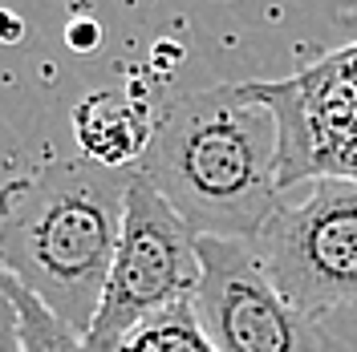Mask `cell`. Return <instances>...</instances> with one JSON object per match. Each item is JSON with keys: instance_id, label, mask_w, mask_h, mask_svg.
<instances>
[{"instance_id": "obj_10", "label": "cell", "mask_w": 357, "mask_h": 352, "mask_svg": "<svg viewBox=\"0 0 357 352\" xmlns=\"http://www.w3.org/2000/svg\"><path fill=\"white\" fill-rule=\"evenodd\" d=\"M98 41H102V29H98V24L77 21L73 29H69V45H73V49H93Z\"/></svg>"}, {"instance_id": "obj_1", "label": "cell", "mask_w": 357, "mask_h": 352, "mask_svg": "<svg viewBox=\"0 0 357 352\" xmlns=\"http://www.w3.org/2000/svg\"><path fill=\"white\" fill-rule=\"evenodd\" d=\"M199 239L252 243L280 211V122L248 86L175 97L138 162Z\"/></svg>"}, {"instance_id": "obj_8", "label": "cell", "mask_w": 357, "mask_h": 352, "mask_svg": "<svg viewBox=\"0 0 357 352\" xmlns=\"http://www.w3.org/2000/svg\"><path fill=\"white\" fill-rule=\"evenodd\" d=\"M4 304L17 316L24 352H86V340L69 328V324H61V320L45 308L29 287L17 284L13 275H4Z\"/></svg>"}, {"instance_id": "obj_9", "label": "cell", "mask_w": 357, "mask_h": 352, "mask_svg": "<svg viewBox=\"0 0 357 352\" xmlns=\"http://www.w3.org/2000/svg\"><path fill=\"white\" fill-rule=\"evenodd\" d=\"M0 352H24L21 344V328H17V316L4 304V320H0Z\"/></svg>"}, {"instance_id": "obj_4", "label": "cell", "mask_w": 357, "mask_h": 352, "mask_svg": "<svg viewBox=\"0 0 357 352\" xmlns=\"http://www.w3.org/2000/svg\"><path fill=\"white\" fill-rule=\"evenodd\" d=\"M272 284L309 316L357 308V178L325 175L252 239Z\"/></svg>"}, {"instance_id": "obj_5", "label": "cell", "mask_w": 357, "mask_h": 352, "mask_svg": "<svg viewBox=\"0 0 357 352\" xmlns=\"http://www.w3.org/2000/svg\"><path fill=\"white\" fill-rule=\"evenodd\" d=\"M199 259L203 280L191 304L220 352H333L321 320L272 284L252 243L199 239Z\"/></svg>"}, {"instance_id": "obj_6", "label": "cell", "mask_w": 357, "mask_h": 352, "mask_svg": "<svg viewBox=\"0 0 357 352\" xmlns=\"http://www.w3.org/2000/svg\"><path fill=\"white\" fill-rule=\"evenodd\" d=\"M155 126L158 122L151 118L146 102L118 89L86 93L73 110V134H77L82 158L110 170H138V162L151 150Z\"/></svg>"}, {"instance_id": "obj_7", "label": "cell", "mask_w": 357, "mask_h": 352, "mask_svg": "<svg viewBox=\"0 0 357 352\" xmlns=\"http://www.w3.org/2000/svg\"><path fill=\"white\" fill-rule=\"evenodd\" d=\"M118 352H220V349H215V340L207 336L195 304L187 300V304H175V308L142 320V324L122 340Z\"/></svg>"}, {"instance_id": "obj_2", "label": "cell", "mask_w": 357, "mask_h": 352, "mask_svg": "<svg viewBox=\"0 0 357 352\" xmlns=\"http://www.w3.org/2000/svg\"><path fill=\"white\" fill-rule=\"evenodd\" d=\"M134 170L57 158L4 186L0 259L61 324L86 340L122 239Z\"/></svg>"}, {"instance_id": "obj_3", "label": "cell", "mask_w": 357, "mask_h": 352, "mask_svg": "<svg viewBox=\"0 0 357 352\" xmlns=\"http://www.w3.org/2000/svg\"><path fill=\"white\" fill-rule=\"evenodd\" d=\"M199 280V235L178 219V211L151 186V178L134 170L122 239L98 320L86 332V352H118L142 320L195 300Z\"/></svg>"}]
</instances>
